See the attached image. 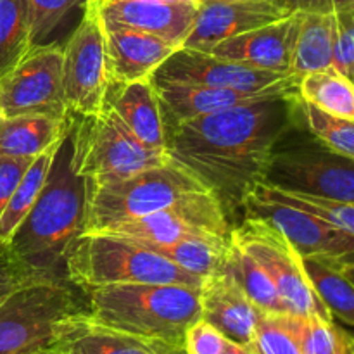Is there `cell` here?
Instances as JSON below:
<instances>
[{"label":"cell","mask_w":354,"mask_h":354,"mask_svg":"<svg viewBox=\"0 0 354 354\" xmlns=\"http://www.w3.org/2000/svg\"><path fill=\"white\" fill-rule=\"evenodd\" d=\"M296 99L275 97L166 127L168 154L206 183L227 213H235L266 180Z\"/></svg>","instance_id":"obj_1"},{"label":"cell","mask_w":354,"mask_h":354,"mask_svg":"<svg viewBox=\"0 0 354 354\" xmlns=\"http://www.w3.org/2000/svg\"><path fill=\"white\" fill-rule=\"evenodd\" d=\"M85 178L73 168L69 127L55 151L47 182L37 203L7 245L31 275L66 279V254L73 242L85 232Z\"/></svg>","instance_id":"obj_2"},{"label":"cell","mask_w":354,"mask_h":354,"mask_svg":"<svg viewBox=\"0 0 354 354\" xmlns=\"http://www.w3.org/2000/svg\"><path fill=\"white\" fill-rule=\"evenodd\" d=\"M86 294V320L97 327L183 349L201 318L199 289L180 283H118Z\"/></svg>","instance_id":"obj_3"},{"label":"cell","mask_w":354,"mask_h":354,"mask_svg":"<svg viewBox=\"0 0 354 354\" xmlns=\"http://www.w3.org/2000/svg\"><path fill=\"white\" fill-rule=\"evenodd\" d=\"M66 279L83 292L118 283H180L197 287L203 279L131 239L85 232L69 248Z\"/></svg>","instance_id":"obj_4"},{"label":"cell","mask_w":354,"mask_h":354,"mask_svg":"<svg viewBox=\"0 0 354 354\" xmlns=\"http://www.w3.org/2000/svg\"><path fill=\"white\" fill-rule=\"evenodd\" d=\"M68 279H33L0 303V354L54 349L86 315Z\"/></svg>","instance_id":"obj_5"},{"label":"cell","mask_w":354,"mask_h":354,"mask_svg":"<svg viewBox=\"0 0 354 354\" xmlns=\"http://www.w3.org/2000/svg\"><path fill=\"white\" fill-rule=\"evenodd\" d=\"M85 232H99L113 223L137 220L192 194L211 192L206 183L171 156L162 165L124 178L85 182Z\"/></svg>","instance_id":"obj_6"},{"label":"cell","mask_w":354,"mask_h":354,"mask_svg":"<svg viewBox=\"0 0 354 354\" xmlns=\"http://www.w3.org/2000/svg\"><path fill=\"white\" fill-rule=\"evenodd\" d=\"M73 168L85 182H109L162 165L169 154L142 145L109 106L71 121Z\"/></svg>","instance_id":"obj_7"},{"label":"cell","mask_w":354,"mask_h":354,"mask_svg":"<svg viewBox=\"0 0 354 354\" xmlns=\"http://www.w3.org/2000/svg\"><path fill=\"white\" fill-rule=\"evenodd\" d=\"M230 241L265 270L279 290L287 313L334 322L304 270L303 256L273 225L261 218L245 216L241 225L230 230Z\"/></svg>","instance_id":"obj_8"},{"label":"cell","mask_w":354,"mask_h":354,"mask_svg":"<svg viewBox=\"0 0 354 354\" xmlns=\"http://www.w3.org/2000/svg\"><path fill=\"white\" fill-rule=\"evenodd\" d=\"M228 213L213 192L187 196L156 213L102 228L149 245H168L190 237H230Z\"/></svg>","instance_id":"obj_9"},{"label":"cell","mask_w":354,"mask_h":354,"mask_svg":"<svg viewBox=\"0 0 354 354\" xmlns=\"http://www.w3.org/2000/svg\"><path fill=\"white\" fill-rule=\"evenodd\" d=\"M3 118L23 114L71 116L62 85V47L55 44L33 45L0 78Z\"/></svg>","instance_id":"obj_10"},{"label":"cell","mask_w":354,"mask_h":354,"mask_svg":"<svg viewBox=\"0 0 354 354\" xmlns=\"http://www.w3.org/2000/svg\"><path fill=\"white\" fill-rule=\"evenodd\" d=\"M62 85L69 113L88 116L104 109L109 93L104 26L95 9L85 14L62 47Z\"/></svg>","instance_id":"obj_11"},{"label":"cell","mask_w":354,"mask_h":354,"mask_svg":"<svg viewBox=\"0 0 354 354\" xmlns=\"http://www.w3.org/2000/svg\"><path fill=\"white\" fill-rule=\"evenodd\" d=\"M152 78L199 83L245 93H286L297 95L299 80L292 75L252 68L244 62L218 57L209 52L178 48Z\"/></svg>","instance_id":"obj_12"},{"label":"cell","mask_w":354,"mask_h":354,"mask_svg":"<svg viewBox=\"0 0 354 354\" xmlns=\"http://www.w3.org/2000/svg\"><path fill=\"white\" fill-rule=\"evenodd\" d=\"M265 182L290 192L354 203V161L327 147L275 151Z\"/></svg>","instance_id":"obj_13"},{"label":"cell","mask_w":354,"mask_h":354,"mask_svg":"<svg viewBox=\"0 0 354 354\" xmlns=\"http://www.w3.org/2000/svg\"><path fill=\"white\" fill-rule=\"evenodd\" d=\"M242 209L245 216H256L277 228L303 258L348 265L354 263V237L328 221L275 201L249 196Z\"/></svg>","instance_id":"obj_14"},{"label":"cell","mask_w":354,"mask_h":354,"mask_svg":"<svg viewBox=\"0 0 354 354\" xmlns=\"http://www.w3.org/2000/svg\"><path fill=\"white\" fill-rule=\"evenodd\" d=\"M294 14L280 0H203L182 48L207 52L220 41Z\"/></svg>","instance_id":"obj_15"},{"label":"cell","mask_w":354,"mask_h":354,"mask_svg":"<svg viewBox=\"0 0 354 354\" xmlns=\"http://www.w3.org/2000/svg\"><path fill=\"white\" fill-rule=\"evenodd\" d=\"M85 6L95 9L106 26L156 35L178 47H183L199 9L197 0H111Z\"/></svg>","instance_id":"obj_16"},{"label":"cell","mask_w":354,"mask_h":354,"mask_svg":"<svg viewBox=\"0 0 354 354\" xmlns=\"http://www.w3.org/2000/svg\"><path fill=\"white\" fill-rule=\"evenodd\" d=\"M199 303L203 320L218 328L228 341L251 346L261 310L254 306L227 270L204 277L199 287Z\"/></svg>","instance_id":"obj_17"},{"label":"cell","mask_w":354,"mask_h":354,"mask_svg":"<svg viewBox=\"0 0 354 354\" xmlns=\"http://www.w3.org/2000/svg\"><path fill=\"white\" fill-rule=\"evenodd\" d=\"M102 26L111 85H124V83L152 78V75L178 48H182L156 35L142 33L128 28L106 26L104 23Z\"/></svg>","instance_id":"obj_18"},{"label":"cell","mask_w":354,"mask_h":354,"mask_svg":"<svg viewBox=\"0 0 354 354\" xmlns=\"http://www.w3.org/2000/svg\"><path fill=\"white\" fill-rule=\"evenodd\" d=\"M296 33L297 12H294L282 21L220 41L207 52L265 71L290 75L289 69Z\"/></svg>","instance_id":"obj_19"},{"label":"cell","mask_w":354,"mask_h":354,"mask_svg":"<svg viewBox=\"0 0 354 354\" xmlns=\"http://www.w3.org/2000/svg\"><path fill=\"white\" fill-rule=\"evenodd\" d=\"M152 83L161 100L166 127L206 116V114L220 113L230 107L244 106V104L261 102V100L275 99V97H290L286 93H245L237 92V90L199 85V83L171 82V80L159 78H152Z\"/></svg>","instance_id":"obj_20"},{"label":"cell","mask_w":354,"mask_h":354,"mask_svg":"<svg viewBox=\"0 0 354 354\" xmlns=\"http://www.w3.org/2000/svg\"><path fill=\"white\" fill-rule=\"evenodd\" d=\"M106 104L142 145L168 154L165 114L152 78L111 85Z\"/></svg>","instance_id":"obj_21"},{"label":"cell","mask_w":354,"mask_h":354,"mask_svg":"<svg viewBox=\"0 0 354 354\" xmlns=\"http://www.w3.org/2000/svg\"><path fill=\"white\" fill-rule=\"evenodd\" d=\"M73 114L66 120L48 114H23L0 120V154L37 158L57 145L71 127Z\"/></svg>","instance_id":"obj_22"},{"label":"cell","mask_w":354,"mask_h":354,"mask_svg":"<svg viewBox=\"0 0 354 354\" xmlns=\"http://www.w3.org/2000/svg\"><path fill=\"white\" fill-rule=\"evenodd\" d=\"M54 349L61 354H185L182 348L97 327L86 320V315L76 322Z\"/></svg>","instance_id":"obj_23"},{"label":"cell","mask_w":354,"mask_h":354,"mask_svg":"<svg viewBox=\"0 0 354 354\" xmlns=\"http://www.w3.org/2000/svg\"><path fill=\"white\" fill-rule=\"evenodd\" d=\"M334 12L297 10V33L289 73L297 80L315 71L332 68L334 62Z\"/></svg>","instance_id":"obj_24"},{"label":"cell","mask_w":354,"mask_h":354,"mask_svg":"<svg viewBox=\"0 0 354 354\" xmlns=\"http://www.w3.org/2000/svg\"><path fill=\"white\" fill-rule=\"evenodd\" d=\"M297 99L322 113L354 121V82L334 68L304 75L297 83Z\"/></svg>","instance_id":"obj_25"},{"label":"cell","mask_w":354,"mask_h":354,"mask_svg":"<svg viewBox=\"0 0 354 354\" xmlns=\"http://www.w3.org/2000/svg\"><path fill=\"white\" fill-rule=\"evenodd\" d=\"M228 244H230V237H190L168 245H144L165 256L166 259L175 263L185 272L204 279L223 270Z\"/></svg>","instance_id":"obj_26"},{"label":"cell","mask_w":354,"mask_h":354,"mask_svg":"<svg viewBox=\"0 0 354 354\" xmlns=\"http://www.w3.org/2000/svg\"><path fill=\"white\" fill-rule=\"evenodd\" d=\"M61 142H59V144H61ZM59 144L47 149V151L41 152L40 156H37V158L33 159L30 168L26 169L24 176L21 178L19 185L16 187L14 194L10 196L6 209L0 214V244H9L14 232L17 230L21 221H23L24 218H26V214L30 213L33 204L37 203L45 182H47L48 171H50L52 161H54V156Z\"/></svg>","instance_id":"obj_27"},{"label":"cell","mask_w":354,"mask_h":354,"mask_svg":"<svg viewBox=\"0 0 354 354\" xmlns=\"http://www.w3.org/2000/svg\"><path fill=\"white\" fill-rule=\"evenodd\" d=\"M304 270L332 318L354 327V283L342 273L339 263L303 258Z\"/></svg>","instance_id":"obj_28"},{"label":"cell","mask_w":354,"mask_h":354,"mask_svg":"<svg viewBox=\"0 0 354 354\" xmlns=\"http://www.w3.org/2000/svg\"><path fill=\"white\" fill-rule=\"evenodd\" d=\"M223 270H227L237 280L239 286L244 289V292L258 310L265 313H287L272 279L244 249H241L232 241L228 244Z\"/></svg>","instance_id":"obj_29"},{"label":"cell","mask_w":354,"mask_h":354,"mask_svg":"<svg viewBox=\"0 0 354 354\" xmlns=\"http://www.w3.org/2000/svg\"><path fill=\"white\" fill-rule=\"evenodd\" d=\"M249 196L263 201H275V203H282L296 207V209L306 211V213L315 214V216L332 223L334 227L348 232L354 237V203L325 199V197L310 196V194L303 192H290V190L279 189V187H273L266 182L259 183Z\"/></svg>","instance_id":"obj_30"},{"label":"cell","mask_w":354,"mask_h":354,"mask_svg":"<svg viewBox=\"0 0 354 354\" xmlns=\"http://www.w3.org/2000/svg\"><path fill=\"white\" fill-rule=\"evenodd\" d=\"M33 47L26 0H0V78Z\"/></svg>","instance_id":"obj_31"},{"label":"cell","mask_w":354,"mask_h":354,"mask_svg":"<svg viewBox=\"0 0 354 354\" xmlns=\"http://www.w3.org/2000/svg\"><path fill=\"white\" fill-rule=\"evenodd\" d=\"M301 322L303 318L290 313L261 311L252 334L251 349L256 354H303Z\"/></svg>","instance_id":"obj_32"},{"label":"cell","mask_w":354,"mask_h":354,"mask_svg":"<svg viewBox=\"0 0 354 354\" xmlns=\"http://www.w3.org/2000/svg\"><path fill=\"white\" fill-rule=\"evenodd\" d=\"M297 107L303 113L306 127L324 147L354 161V121L322 113L320 109L299 99Z\"/></svg>","instance_id":"obj_33"},{"label":"cell","mask_w":354,"mask_h":354,"mask_svg":"<svg viewBox=\"0 0 354 354\" xmlns=\"http://www.w3.org/2000/svg\"><path fill=\"white\" fill-rule=\"evenodd\" d=\"M26 2L28 14H30L31 44L40 45L75 7L85 6L86 0H26Z\"/></svg>","instance_id":"obj_34"},{"label":"cell","mask_w":354,"mask_h":354,"mask_svg":"<svg viewBox=\"0 0 354 354\" xmlns=\"http://www.w3.org/2000/svg\"><path fill=\"white\" fill-rule=\"evenodd\" d=\"M301 349L303 354H344L341 328L334 322L310 317L301 322Z\"/></svg>","instance_id":"obj_35"},{"label":"cell","mask_w":354,"mask_h":354,"mask_svg":"<svg viewBox=\"0 0 354 354\" xmlns=\"http://www.w3.org/2000/svg\"><path fill=\"white\" fill-rule=\"evenodd\" d=\"M335 16V40L334 62L332 68L337 69L349 80L354 78V7L341 9Z\"/></svg>","instance_id":"obj_36"},{"label":"cell","mask_w":354,"mask_h":354,"mask_svg":"<svg viewBox=\"0 0 354 354\" xmlns=\"http://www.w3.org/2000/svg\"><path fill=\"white\" fill-rule=\"evenodd\" d=\"M228 339L218 328L199 318L185 332V354H223Z\"/></svg>","instance_id":"obj_37"},{"label":"cell","mask_w":354,"mask_h":354,"mask_svg":"<svg viewBox=\"0 0 354 354\" xmlns=\"http://www.w3.org/2000/svg\"><path fill=\"white\" fill-rule=\"evenodd\" d=\"M35 277L17 261L16 256L9 249L7 244H0V303L9 296L10 292L21 287L23 283L30 282Z\"/></svg>","instance_id":"obj_38"},{"label":"cell","mask_w":354,"mask_h":354,"mask_svg":"<svg viewBox=\"0 0 354 354\" xmlns=\"http://www.w3.org/2000/svg\"><path fill=\"white\" fill-rule=\"evenodd\" d=\"M35 158H19V156H2L0 154V214L6 209L10 196L26 169L33 162Z\"/></svg>","instance_id":"obj_39"},{"label":"cell","mask_w":354,"mask_h":354,"mask_svg":"<svg viewBox=\"0 0 354 354\" xmlns=\"http://www.w3.org/2000/svg\"><path fill=\"white\" fill-rule=\"evenodd\" d=\"M292 12H337L354 7V0H280Z\"/></svg>","instance_id":"obj_40"},{"label":"cell","mask_w":354,"mask_h":354,"mask_svg":"<svg viewBox=\"0 0 354 354\" xmlns=\"http://www.w3.org/2000/svg\"><path fill=\"white\" fill-rule=\"evenodd\" d=\"M223 354H256L251 349V346H244V344H237V342L228 341L227 346H225Z\"/></svg>","instance_id":"obj_41"},{"label":"cell","mask_w":354,"mask_h":354,"mask_svg":"<svg viewBox=\"0 0 354 354\" xmlns=\"http://www.w3.org/2000/svg\"><path fill=\"white\" fill-rule=\"evenodd\" d=\"M341 339H342V349L344 354H354V335L348 334L341 328Z\"/></svg>","instance_id":"obj_42"},{"label":"cell","mask_w":354,"mask_h":354,"mask_svg":"<svg viewBox=\"0 0 354 354\" xmlns=\"http://www.w3.org/2000/svg\"><path fill=\"white\" fill-rule=\"evenodd\" d=\"M342 273L346 275V279H349L354 283V263H348V265L341 266Z\"/></svg>","instance_id":"obj_43"},{"label":"cell","mask_w":354,"mask_h":354,"mask_svg":"<svg viewBox=\"0 0 354 354\" xmlns=\"http://www.w3.org/2000/svg\"><path fill=\"white\" fill-rule=\"evenodd\" d=\"M26 354H61L57 349H40V351H33V353H26Z\"/></svg>","instance_id":"obj_44"},{"label":"cell","mask_w":354,"mask_h":354,"mask_svg":"<svg viewBox=\"0 0 354 354\" xmlns=\"http://www.w3.org/2000/svg\"><path fill=\"white\" fill-rule=\"evenodd\" d=\"M104 2H111V0H86L85 3H90V6H100Z\"/></svg>","instance_id":"obj_45"},{"label":"cell","mask_w":354,"mask_h":354,"mask_svg":"<svg viewBox=\"0 0 354 354\" xmlns=\"http://www.w3.org/2000/svg\"><path fill=\"white\" fill-rule=\"evenodd\" d=\"M3 118V111H2V100H0V120Z\"/></svg>","instance_id":"obj_46"},{"label":"cell","mask_w":354,"mask_h":354,"mask_svg":"<svg viewBox=\"0 0 354 354\" xmlns=\"http://www.w3.org/2000/svg\"><path fill=\"white\" fill-rule=\"evenodd\" d=\"M197 2H203V0H197Z\"/></svg>","instance_id":"obj_47"},{"label":"cell","mask_w":354,"mask_h":354,"mask_svg":"<svg viewBox=\"0 0 354 354\" xmlns=\"http://www.w3.org/2000/svg\"><path fill=\"white\" fill-rule=\"evenodd\" d=\"M353 82H354V78H353Z\"/></svg>","instance_id":"obj_48"}]
</instances>
